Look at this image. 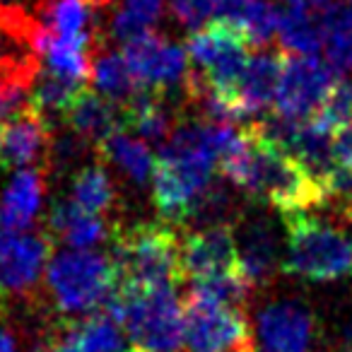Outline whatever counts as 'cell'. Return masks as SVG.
<instances>
[{
  "label": "cell",
  "mask_w": 352,
  "mask_h": 352,
  "mask_svg": "<svg viewBox=\"0 0 352 352\" xmlns=\"http://www.w3.org/2000/svg\"><path fill=\"white\" fill-rule=\"evenodd\" d=\"M22 107H27V89L0 87V126L12 118Z\"/></svg>",
  "instance_id": "obj_35"
},
{
  "label": "cell",
  "mask_w": 352,
  "mask_h": 352,
  "mask_svg": "<svg viewBox=\"0 0 352 352\" xmlns=\"http://www.w3.org/2000/svg\"><path fill=\"white\" fill-rule=\"evenodd\" d=\"M65 121L75 135H80L92 147H102V142L121 128L123 111L116 107V102L107 99L104 94H92L82 89L73 107L65 111Z\"/></svg>",
  "instance_id": "obj_19"
},
{
  "label": "cell",
  "mask_w": 352,
  "mask_h": 352,
  "mask_svg": "<svg viewBox=\"0 0 352 352\" xmlns=\"http://www.w3.org/2000/svg\"><path fill=\"white\" fill-rule=\"evenodd\" d=\"M46 287L58 311H94L116 292L118 270L111 256L89 249H70L49 261Z\"/></svg>",
  "instance_id": "obj_5"
},
{
  "label": "cell",
  "mask_w": 352,
  "mask_h": 352,
  "mask_svg": "<svg viewBox=\"0 0 352 352\" xmlns=\"http://www.w3.org/2000/svg\"><path fill=\"white\" fill-rule=\"evenodd\" d=\"M118 287H176L184 278L182 241L176 232L157 222H142L113 239Z\"/></svg>",
  "instance_id": "obj_4"
},
{
  "label": "cell",
  "mask_w": 352,
  "mask_h": 352,
  "mask_svg": "<svg viewBox=\"0 0 352 352\" xmlns=\"http://www.w3.org/2000/svg\"><path fill=\"white\" fill-rule=\"evenodd\" d=\"M283 56L256 54L246 60L239 80H236L232 97L236 99L244 116H256L275 102L280 75H283Z\"/></svg>",
  "instance_id": "obj_16"
},
{
  "label": "cell",
  "mask_w": 352,
  "mask_h": 352,
  "mask_svg": "<svg viewBox=\"0 0 352 352\" xmlns=\"http://www.w3.org/2000/svg\"><path fill=\"white\" fill-rule=\"evenodd\" d=\"M347 3H350V8H352V0H347Z\"/></svg>",
  "instance_id": "obj_42"
},
{
  "label": "cell",
  "mask_w": 352,
  "mask_h": 352,
  "mask_svg": "<svg viewBox=\"0 0 352 352\" xmlns=\"http://www.w3.org/2000/svg\"><path fill=\"white\" fill-rule=\"evenodd\" d=\"M256 328L263 352H314V316L294 302L268 304Z\"/></svg>",
  "instance_id": "obj_15"
},
{
  "label": "cell",
  "mask_w": 352,
  "mask_h": 352,
  "mask_svg": "<svg viewBox=\"0 0 352 352\" xmlns=\"http://www.w3.org/2000/svg\"><path fill=\"white\" fill-rule=\"evenodd\" d=\"M336 85V70L316 56H294L283 60L275 109L278 116L311 118Z\"/></svg>",
  "instance_id": "obj_10"
},
{
  "label": "cell",
  "mask_w": 352,
  "mask_h": 352,
  "mask_svg": "<svg viewBox=\"0 0 352 352\" xmlns=\"http://www.w3.org/2000/svg\"><path fill=\"white\" fill-rule=\"evenodd\" d=\"M36 352H85V347L80 345V338L75 333V323H68L65 328H58L54 336H49Z\"/></svg>",
  "instance_id": "obj_34"
},
{
  "label": "cell",
  "mask_w": 352,
  "mask_h": 352,
  "mask_svg": "<svg viewBox=\"0 0 352 352\" xmlns=\"http://www.w3.org/2000/svg\"><path fill=\"white\" fill-rule=\"evenodd\" d=\"M220 169L234 186L273 206L283 217L307 212L326 201L321 182L292 152L265 135L261 126L241 135Z\"/></svg>",
  "instance_id": "obj_1"
},
{
  "label": "cell",
  "mask_w": 352,
  "mask_h": 352,
  "mask_svg": "<svg viewBox=\"0 0 352 352\" xmlns=\"http://www.w3.org/2000/svg\"><path fill=\"white\" fill-rule=\"evenodd\" d=\"M49 227L70 249H94L109 236V225L102 215L82 210L70 201H63L54 208Z\"/></svg>",
  "instance_id": "obj_21"
},
{
  "label": "cell",
  "mask_w": 352,
  "mask_h": 352,
  "mask_svg": "<svg viewBox=\"0 0 352 352\" xmlns=\"http://www.w3.org/2000/svg\"><path fill=\"white\" fill-rule=\"evenodd\" d=\"M99 150L104 152V157H107L118 171H123V174H126L133 184H138V186L147 184V179H150L152 171H155V157H152L147 142L142 140L140 135H131V133L121 131V128L113 131L111 135L102 142Z\"/></svg>",
  "instance_id": "obj_22"
},
{
  "label": "cell",
  "mask_w": 352,
  "mask_h": 352,
  "mask_svg": "<svg viewBox=\"0 0 352 352\" xmlns=\"http://www.w3.org/2000/svg\"><path fill=\"white\" fill-rule=\"evenodd\" d=\"M121 321L142 352H182L186 345V311L176 287H116L102 304Z\"/></svg>",
  "instance_id": "obj_2"
},
{
  "label": "cell",
  "mask_w": 352,
  "mask_h": 352,
  "mask_svg": "<svg viewBox=\"0 0 352 352\" xmlns=\"http://www.w3.org/2000/svg\"><path fill=\"white\" fill-rule=\"evenodd\" d=\"M123 6H126L128 10L138 12V15L150 22V25H155L162 17V10H164V0H123Z\"/></svg>",
  "instance_id": "obj_37"
},
{
  "label": "cell",
  "mask_w": 352,
  "mask_h": 352,
  "mask_svg": "<svg viewBox=\"0 0 352 352\" xmlns=\"http://www.w3.org/2000/svg\"><path fill=\"white\" fill-rule=\"evenodd\" d=\"M75 333L85 352H123V326L107 307H99L92 316L75 323Z\"/></svg>",
  "instance_id": "obj_29"
},
{
  "label": "cell",
  "mask_w": 352,
  "mask_h": 352,
  "mask_svg": "<svg viewBox=\"0 0 352 352\" xmlns=\"http://www.w3.org/2000/svg\"><path fill=\"white\" fill-rule=\"evenodd\" d=\"M321 22L323 17L287 6L285 10H280L278 36L285 49L292 51L294 56H314L316 51H321Z\"/></svg>",
  "instance_id": "obj_28"
},
{
  "label": "cell",
  "mask_w": 352,
  "mask_h": 352,
  "mask_svg": "<svg viewBox=\"0 0 352 352\" xmlns=\"http://www.w3.org/2000/svg\"><path fill=\"white\" fill-rule=\"evenodd\" d=\"M217 17L230 20L249 46H265L280 30V8L270 0H222Z\"/></svg>",
  "instance_id": "obj_20"
},
{
  "label": "cell",
  "mask_w": 352,
  "mask_h": 352,
  "mask_svg": "<svg viewBox=\"0 0 352 352\" xmlns=\"http://www.w3.org/2000/svg\"><path fill=\"white\" fill-rule=\"evenodd\" d=\"M182 265L184 275L191 280L241 270L239 244L232 227L225 222H215L191 232L182 241Z\"/></svg>",
  "instance_id": "obj_13"
},
{
  "label": "cell",
  "mask_w": 352,
  "mask_h": 352,
  "mask_svg": "<svg viewBox=\"0 0 352 352\" xmlns=\"http://www.w3.org/2000/svg\"><path fill=\"white\" fill-rule=\"evenodd\" d=\"M123 54L145 92L147 89L166 92V89H176L179 85L186 87L188 75H191L188 54L166 36L147 32L135 41L126 44Z\"/></svg>",
  "instance_id": "obj_11"
},
{
  "label": "cell",
  "mask_w": 352,
  "mask_h": 352,
  "mask_svg": "<svg viewBox=\"0 0 352 352\" xmlns=\"http://www.w3.org/2000/svg\"><path fill=\"white\" fill-rule=\"evenodd\" d=\"M0 352H17L15 336L6 328H0Z\"/></svg>",
  "instance_id": "obj_39"
},
{
  "label": "cell",
  "mask_w": 352,
  "mask_h": 352,
  "mask_svg": "<svg viewBox=\"0 0 352 352\" xmlns=\"http://www.w3.org/2000/svg\"><path fill=\"white\" fill-rule=\"evenodd\" d=\"M109 32H111V39L121 41V44L126 46V44H131V41H135L138 36L152 32V25L147 20H142L138 12L128 10V8L123 6L121 10L113 12L111 22H109Z\"/></svg>",
  "instance_id": "obj_33"
},
{
  "label": "cell",
  "mask_w": 352,
  "mask_h": 352,
  "mask_svg": "<svg viewBox=\"0 0 352 352\" xmlns=\"http://www.w3.org/2000/svg\"><path fill=\"white\" fill-rule=\"evenodd\" d=\"M68 201L87 212L104 215V212L111 210L113 203H116V186H113L111 176L107 174L104 166L89 164V166H82V169L73 176Z\"/></svg>",
  "instance_id": "obj_27"
},
{
  "label": "cell",
  "mask_w": 352,
  "mask_h": 352,
  "mask_svg": "<svg viewBox=\"0 0 352 352\" xmlns=\"http://www.w3.org/2000/svg\"><path fill=\"white\" fill-rule=\"evenodd\" d=\"M123 352H142V350H138V347H135V350H123Z\"/></svg>",
  "instance_id": "obj_41"
},
{
  "label": "cell",
  "mask_w": 352,
  "mask_h": 352,
  "mask_svg": "<svg viewBox=\"0 0 352 352\" xmlns=\"http://www.w3.org/2000/svg\"><path fill=\"white\" fill-rule=\"evenodd\" d=\"M51 147L46 113L34 102L22 107L0 126V166L25 169L44 160Z\"/></svg>",
  "instance_id": "obj_14"
},
{
  "label": "cell",
  "mask_w": 352,
  "mask_h": 352,
  "mask_svg": "<svg viewBox=\"0 0 352 352\" xmlns=\"http://www.w3.org/2000/svg\"><path fill=\"white\" fill-rule=\"evenodd\" d=\"M345 352H352V323L345 331Z\"/></svg>",
  "instance_id": "obj_40"
},
{
  "label": "cell",
  "mask_w": 352,
  "mask_h": 352,
  "mask_svg": "<svg viewBox=\"0 0 352 352\" xmlns=\"http://www.w3.org/2000/svg\"><path fill=\"white\" fill-rule=\"evenodd\" d=\"M85 89V85H78L73 80L58 78V75L41 70L36 78V89H34V104L44 113H58L65 116L73 102L80 97V92Z\"/></svg>",
  "instance_id": "obj_30"
},
{
  "label": "cell",
  "mask_w": 352,
  "mask_h": 352,
  "mask_svg": "<svg viewBox=\"0 0 352 352\" xmlns=\"http://www.w3.org/2000/svg\"><path fill=\"white\" fill-rule=\"evenodd\" d=\"M321 49L326 54V63L336 73L352 70V8L350 3H340L323 15L321 22Z\"/></svg>",
  "instance_id": "obj_26"
},
{
  "label": "cell",
  "mask_w": 352,
  "mask_h": 352,
  "mask_svg": "<svg viewBox=\"0 0 352 352\" xmlns=\"http://www.w3.org/2000/svg\"><path fill=\"white\" fill-rule=\"evenodd\" d=\"M336 162L352 176V123L336 133Z\"/></svg>",
  "instance_id": "obj_36"
},
{
  "label": "cell",
  "mask_w": 352,
  "mask_h": 352,
  "mask_svg": "<svg viewBox=\"0 0 352 352\" xmlns=\"http://www.w3.org/2000/svg\"><path fill=\"white\" fill-rule=\"evenodd\" d=\"M318 123L328 128V131L338 133L340 128L352 123V80H336L331 87L328 97L314 113Z\"/></svg>",
  "instance_id": "obj_31"
},
{
  "label": "cell",
  "mask_w": 352,
  "mask_h": 352,
  "mask_svg": "<svg viewBox=\"0 0 352 352\" xmlns=\"http://www.w3.org/2000/svg\"><path fill=\"white\" fill-rule=\"evenodd\" d=\"M49 256L51 241L46 234L6 230L0 234V292H32L49 268Z\"/></svg>",
  "instance_id": "obj_12"
},
{
  "label": "cell",
  "mask_w": 352,
  "mask_h": 352,
  "mask_svg": "<svg viewBox=\"0 0 352 352\" xmlns=\"http://www.w3.org/2000/svg\"><path fill=\"white\" fill-rule=\"evenodd\" d=\"M186 342L191 352H254L249 323L239 307L193 297L186 299Z\"/></svg>",
  "instance_id": "obj_8"
},
{
  "label": "cell",
  "mask_w": 352,
  "mask_h": 352,
  "mask_svg": "<svg viewBox=\"0 0 352 352\" xmlns=\"http://www.w3.org/2000/svg\"><path fill=\"white\" fill-rule=\"evenodd\" d=\"M239 244V263L251 285H263L275 275V265L280 258L278 232L265 217L246 222L241 234L236 236Z\"/></svg>",
  "instance_id": "obj_18"
},
{
  "label": "cell",
  "mask_w": 352,
  "mask_h": 352,
  "mask_svg": "<svg viewBox=\"0 0 352 352\" xmlns=\"http://www.w3.org/2000/svg\"><path fill=\"white\" fill-rule=\"evenodd\" d=\"M46 184L39 169H17L0 201V225L8 232H25L36 220L44 203Z\"/></svg>",
  "instance_id": "obj_17"
},
{
  "label": "cell",
  "mask_w": 352,
  "mask_h": 352,
  "mask_svg": "<svg viewBox=\"0 0 352 352\" xmlns=\"http://www.w3.org/2000/svg\"><path fill=\"white\" fill-rule=\"evenodd\" d=\"M92 80L94 87L99 89V94H104L111 102L128 104L140 92H145L140 87V82H138L126 54H118V51H102V54H97V58L92 63Z\"/></svg>",
  "instance_id": "obj_24"
},
{
  "label": "cell",
  "mask_w": 352,
  "mask_h": 352,
  "mask_svg": "<svg viewBox=\"0 0 352 352\" xmlns=\"http://www.w3.org/2000/svg\"><path fill=\"white\" fill-rule=\"evenodd\" d=\"M41 73V22L0 6V87L27 89Z\"/></svg>",
  "instance_id": "obj_9"
},
{
  "label": "cell",
  "mask_w": 352,
  "mask_h": 352,
  "mask_svg": "<svg viewBox=\"0 0 352 352\" xmlns=\"http://www.w3.org/2000/svg\"><path fill=\"white\" fill-rule=\"evenodd\" d=\"M121 111L123 123L145 142H164L174 131V116L155 94L140 92L135 99L123 104Z\"/></svg>",
  "instance_id": "obj_25"
},
{
  "label": "cell",
  "mask_w": 352,
  "mask_h": 352,
  "mask_svg": "<svg viewBox=\"0 0 352 352\" xmlns=\"http://www.w3.org/2000/svg\"><path fill=\"white\" fill-rule=\"evenodd\" d=\"M246 49L249 44L241 36V32L222 17H215L208 25L198 27L186 41L188 60L193 63V68H198V78L227 94H232L249 60Z\"/></svg>",
  "instance_id": "obj_7"
},
{
  "label": "cell",
  "mask_w": 352,
  "mask_h": 352,
  "mask_svg": "<svg viewBox=\"0 0 352 352\" xmlns=\"http://www.w3.org/2000/svg\"><path fill=\"white\" fill-rule=\"evenodd\" d=\"M92 10L87 0H44V27L60 39L92 46Z\"/></svg>",
  "instance_id": "obj_23"
},
{
  "label": "cell",
  "mask_w": 352,
  "mask_h": 352,
  "mask_svg": "<svg viewBox=\"0 0 352 352\" xmlns=\"http://www.w3.org/2000/svg\"><path fill=\"white\" fill-rule=\"evenodd\" d=\"M283 270L311 283L352 278V232L307 212L285 215Z\"/></svg>",
  "instance_id": "obj_3"
},
{
  "label": "cell",
  "mask_w": 352,
  "mask_h": 352,
  "mask_svg": "<svg viewBox=\"0 0 352 352\" xmlns=\"http://www.w3.org/2000/svg\"><path fill=\"white\" fill-rule=\"evenodd\" d=\"M212 171L215 166L203 162L160 155L152 171V201L157 212L171 222L201 217L215 188Z\"/></svg>",
  "instance_id": "obj_6"
},
{
  "label": "cell",
  "mask_w": 352,
  "mask_h": 352,
  "mask_svg": "<svg viewBox=\"0 0 352 352\" xmlns=\"http://www.w3.org/2000/svg\"><path fill=\"white\" fill-rule=\"evenodd\" d=\"M289 8H299V10L309 12V15H316L323 17L333 6H336L338 0H285Z\"/></svg>",
  "instance_id": "obj_38"
},
{
  "label": "cell",
  "mask_w": 352,
  "mask_h": 352,
  "mask_svg": "<svg viewBox=\"0 0 352 352\" xmlns=\"http://www.w3.org/2000/svg\"><path fill=\"white\" fill-rule=\"evenodd\" d=\"M0 3H6V0H0Z\"/></svg>",
  "instance_id": "obj_43"
},
{
  "label": "cell",
  "mask_w": 352,
  "mask_h": 352,
  "mask_svg": "<svg viewBox=\"0 0 352 352\" xmlns=\"http://www.w3.org/2000/svg\"><path fill=\"white\" fill-rule=\"evenodd\" d=\"M222 0H171V15L186 27H203L220 15Z\"/></svg>",
  "instance_id": "obj_32"
}]
</instances>
